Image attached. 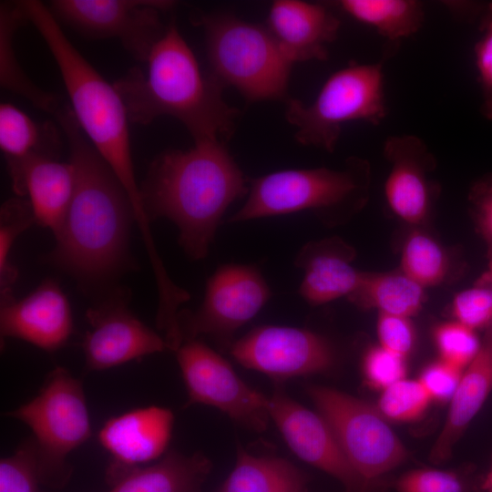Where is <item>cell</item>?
Listing matches in <instances>:
<instances>
[{
  "label": "cell",
  "mask_w": 492,
  "mask_h": 492,
  "mask_svg": "<svg viewBox=\"0 0 492 492\" xmlns=\"http://www.w3.org/2000/svg\"><path fill=\"white\" fill-rule=\"evenodd\" d=\"M67 138L75 188L48 259L84 283L108 280L123 265L131 201L118 177L81 130L66 103L55 116Z\"/></svg>",
  "instance_id": "1"
},
{
  "label": "cell",
  "mask_w": 492,
  "mask_h": 492,
  "mask_svg": "<svg viewBox=\"0 0 492 492\" xmlns=\"http://www.w3.org/2000/svg\"><path fill=\"white\" fill-rule=\"evenodd\" d=\"M139 187L149 220L175 223L184 251L201 260L228 207L249 192V180L225 142L202 140L188 150L159 155Z\"/></svg>",
  "instance_id": "2"
},
{
  "label": "cell",
  "mask_w": 492,
  "mask_h": 492,
  "mask_svg": "<svg viewBox=\"0 0 492 492\" xmlns=\"http://www.w3.org/2000/svg\"><path fill=\"white\" fill-rule=\"evenodd\" d=\"M146 63V74L135 67L113 84L129 121L147 125L169 116L183 124L194 142H226L231 138L239 111L223 99L224 86L201 72L175 21L167 26Z\"/></svg>",
  "instance_id": "3"
},
{
  "label": "cell",
  "mask_w": 492,
  "mask_h": 492,
  "mask_svg": "<svg viewBox=\"0 0 492 492\" xmlns=\"http://www.w3.org/2000/svg\"><path fill=\"white\" fill-rule=\"evenodd\" d=\"M23 5L28 22L36 28L58 66L81 130L124 187L135 215L142 216L140 187L130 150L129 119L119 94L72 45L46 5L36 0H26Z\"/></svg>",
  "instance_id": "4"
},
{
  "label": "cell",
  "mask_w": 492,
  "mask_h": 492,
  "mask_svg": "<svg viewBox=\"0 0 492 492\" xmlns=\"http://www.w3.org/2000/svg\"><path fill=\"white\" fill-rule=\"evenodd\" d=\"M370 165L350 157L343 169H286L249 179L246 202L229 220H250L313 211L327 222H338L366 200Z\"/></svg>",
  "instance_id": "5"
},
{
  "label": "cell",
  "mask_w": 492,
  "mask_h": 492,
  "mask_svg": "<svg viewBox=\"0 0 492 492\" xmlns=\"http://www.w3.org/2000/svg\"><path fill=\"white\" fill-rule=\"evenodd\" d=\"M192 18L204 29L210 74L221 85L251 101L286 97L292 63L268 27L231 15L200 13Z\"/></svg>",
  "instance_id": "6"
},
{
  "label": "cell",
  "mask_w": 492,
  "mask_h": 492,
  "mask_svg": "<svg viewBox=\"0 0 492 492\" xmlns=\"http://www.w3.org/2000/svg\"><path fill=\"white\" fill-rule=\"evenodd\" d=\"M27 425L37 448L41 484L64 487L72 468L68 456L91 436L90 417L80 380L64 367L53 369L39 392L6 413Z\"/></svg>",
  "instance_id": "7"
},
{
  "label": "cell",
  "mask_w": 492,
  "mask_h": 492,
  "mask_svg": "<svg viewBox=\"0 0 492 492\" xmlns=\"http://www.w3.org/2000/svg\"><path fill=\"white\" fill-rule=\"evenodd\" d=\"M383 66L351 63L327 78L312 104L288 99L285 117L297 141L332 152L346 123L379 125L387 115Z\"/></svg>",
  "instance_id": "8"
},
{
  "label": "cell",
  "mask_w": 492,
  "mask_h": 492,
  "mask_svg": "<svg viewBox=\"0 0 492 492\" xmlns=\"http://www.w3.org/2000/svg\"><path fill=\"white\" fill-rule=\"evenodd\" d=\"M308 395L354 470L368 483L406 457V450L379 409L338 390L311 385Z\"/></svg>",
  "instance_id": "9"
},
{
  "label": "cell",
  "mask_w": 492,
  "mask_h": 492,
  "mask_svg": "<svg viewBox=\"0 0 492 492\" xmlns=\"http://www.w3.org/2000/svg\"><path fill=\"white\" fill-rule=\"evenodd\" d=\"M188 393L187 405L217 408L254 431L267 427L268 396L242 381L221 355L198 339L183 342L176 351Z\"/></svg>",
  "instance_id": "10"
},
{
  "label": "cell",
  "mask_w": 492,
  "mask_h": 492,
  "mask_svg": "<svg viewBox=\"0 0 492 492\" xmlns=\"http://www.w3.org/2000/svg\"><path fill=\"white\" fill-rule=\"evenodd\" d=\"M174 5L165 0H55L49 9L87 37L118 39L136 59L146 62L167 29L160 13Z\"/></svg>",
  "instance_id": "11"
},
{
  "label": "cell",
  "mask_w": 492,
  "mask_h": 492,
  "mask_svg": "<svg viewBox=\"0 0 492 492\" xmlns=\"http://www.w3.org/2000/svg\"><path fill=\"white\" fill-rule=\"evenodd\" d=\"M271 291L257 268L225 264L208 280L203 302L194 312H179L181 341L206 334L229 339L268 302Z\"/></svg>",
  "instance_id": "12"
},
{
  "label": "cell",
  "mask_w": 492,
  "mask_h": 492,
  "mask_svg": "<svg viewBox=\"0 0 492 492\" xmlns=\"http://www.w3.org/2000/svg\"><path fill=\"white\" fill-rule=\"evenodd\" d=\"M231 354L243 367L281 380L325 372L335 361L322 335L278 325L255 328L231 345Z\"/></svg>",
  "instance_id": "13"
},
{
  "label": "cell",
  "mask_w": 492,
  "mask_h": 492,
  "mask_svg": "<svg viewBox=\"0 0 492 492\" xmlns=\"http://www.w3.org/2000/svg\"><path fill=\"white\" fill-rule=\"evenodd\" d=\"M90 330L83 340L85 367L103 371L168 349L164 337L128 308L121 292H114L87 311Z\"/></svg>",
  "instance_id": "14"
},
{
  "label": "cell",
  "mask_w": 492,
  "mask_h": 492,
  "mask_svg": "<svg viewBox=\"0 0 492 492\" xmlns=\"http://www.w3.org/2000/svg\"><path fill=\"white\" fill-rule=\"evenodd\" d=\"M270 419L292 451L302 460L339 480L346 492H366L371 484L352 466L331 427L318 413L287 395L268 396Z\"/></svg>",
  "instance_id": "15"
},
{
  "label": "cell",
  "mask_w": 492,
  "mask_h": 492,
  "mask_svg": "<svg viewBox=\"0 0 492 492\" xmlns=\"http://www.w3.org/2000/svg\"><path fill=\"white\" fill-rule=\"evenodd\" d=\"M384 155L390 166L384 187L388 208L405 222H424L437 193L430 179L436 167L434 155L415 135L389 136Z\"/></svg>",
  "instance_id": "16"
},
{
  "label": "cell",
  "mask_w": 492,
  "mask_h": 492,
  "mask_svg": "<svg viewBox=\"0 0 492 492\" xmlns=\"http://www.w3.org/2000/svg\"><path fill=\"white\" fill-rule=\"evenodd\" d=\"M174 415L169 408L148 405L110 417L97 440L110 455L108 482L128 469L160 459L169 445Z\"/></svg>",
  "instance_id": "17"
},
{
  "label": "cell",
  "mask_w": 492,
  "mask_h": 492,
  "mask_svg": "<svg viewBox=\"0 0 492 492\" xmlns=\"http://www.w3.org/2000/svg\"><path fill=\"white\" fill-rule=\"evenodd\" d=\"M72 332L69 302L54 281L42 282L21 299H16L13 292L1 294L2 338L19 339L54 352L65 345Z\"/></svg>",
  "instance_id": "18"
},
{
  "label": "cell",
  "mask_w": 492,
  "mask_h": 492,
  "mask_svg": "<svg viewBox=\"0 0 492 492\" xmlns=\"http://www.w3.org/2000/svg\"><path fill=\"white\" fill-rule=\"evenodd\" d=\"M7 167L15 194L29 201L36 223L48 228L55 235L73 197L75 169L72 163L33 155Z\"/></svg>",
  "instance_id": "19"
},
{
  "label": "cell",
  "mask_w": 492,
  "mask_h": 492,
  "mask_svg": "<svg viewBox=\"0 0 492 492\" xmlns=\"http://www.w3.org/2000/svg\"><path fill=\"white\" fill-rule=\"evenodd\" d=\"M339 27V19L324 5L304 1H274L268 16V29L292 64L326 60Z\"/></svg>",
  "instance_id": "20"
},
{
  "label": "cell",
  "mask_w": 492,
  "mask_h": 492,
  "mask_svg": "<svg viewBox=\"0 0 492 492\" xmlns=\"http://www.w3.org/2000/svg\"><path fill=\"white\" fill-rule=\"evenodd\" d=\"M354 257V249L338 238L302 246L294 260L297 268L304 272L299 288L301 296L312 305L349 297L364 275L352 265Z\"/></svg>",
  "instance_id": "21"
},
{
  "label": "cell",
  "mask_w": 492,
  "mask_h": 492,
  "mask_svg": "<svg viewBox=\"0 0 492 492\" xmlns=\"http://www.w3.org/2000/svg\"><path fill=\"white\" fill-rule=\"evenodd\" d=\"M492 391V324L486 329L478 353L466 367L451 399L446 424L430 454L439 463L446 459L454 445L477 414Z\"/></svg>",
  "instance_id": "22"
},
{
  "label": "cell",
  "mask_w": 492,
  "mask_h": 492,
  "mask_svg": "<svg viewBox=\"0 0 492 492\" xmlns=\"http://www.w3.org/2000/svg\"><path fill=\"white\" fill-rule=\"evenodd\" d=\"M211 469L200 453L167 452L160 459L124 471L108 492H200Z\"/></svg>",
  "instance_id": "23"
},
{
  "label": "cell",
  "mask_w": 492,
  "mask_h": 492,
  "mask_svg": "<svg viewBox=\"0 0 492 492\" xmlns=\"http://www.w3.org/2000/svg\"><path fill=\"white\" fill-rule=\"evenodd\" d=\"M28 21L23 1L0 5V83L1 87L30 101L54 117L65 104L56 94L36 87L19 66L13 46L15 32Z\"/></svg>",
  "instance_id": "24"
},
{
  "label": "cell",
  "mask_w": 492,
  "mask_h": 492,
  "mask_svg": "<svg viewBox=\"0 0 492 492\" xmlns=\"http://www.w3.org/2000/svg\"><path fill=\"white\" fill-rule=\"evenodd\" d=\"M304 474L290 461L239 449L233 469L219 492H306Z\"/></svg>",
  "instance_id": "25"
},
{
  "label": "cell",
  "mask_w": 492,
  "mask_h": 492,
  "mask_svg": "<svg viewBox=\"0 0 492 492\" xmlns=\"http://www.w3.org/2000/svg\"><path fill=\"white\" fill-rule=\"evenodd\" d=\"M58 135L52 123L39 124L11 103L0 105V149L7 164L33 155L57 158Z\"/></svg>",
  "instance_id": "26"
},
{
  "label": "cell",
  "mask_w": 492,
  "mask_h": 492,
  "mask_svg": "<svg viewBox=\"0 0 492 492\" xmlns=\"http://www.w3.org/2000/svg\"><path fill=\"white\" fill-rule=\"evenodd\" d=\"M363 308H377L380 313L410 318L416 314L425 301V288L397 272H364L357 290L348 297Z\"/></svg>",
  "instance_id": "27"
},
{
  "label": "cell",
  "mask_w": 492,
  "mask_h": 492,
  "mask_svg": "<svg viewBox=\"0 0 492 492\" xmlns=\"http://www.w3.org/2000/svg\"><path fill=\"white\" fill-rule=\"evenodd\" d=\"M337 5L389 41L415 34L425 19L424 4L416 0H341Z\"/></svg>",
  "instance_id": "28"
},
{
  "label": "cell",
  "mask_w": 492,
  "mask_h": 492,
  "mask_svg": "<svg viewBox=\"0 0 492 492\" xmlns=\"http://www.w3.org/2000/svg\"><path fill=\"white\" fill-rule=\"evenodd\" d=\"M446 252L432 237L414 231L405 240L401 254V272L424 288L440 283L446 277Z\"/></svg>",
  "instance_id": "29"
},
{
  "label": "cell",
  "mask_w": 492,
  "mask_h": 492,
  "mask_svg": "<svg viewBox=\"0 0 492 492\" xmlns=\"http://www.w3.org/2000/svg\"><path fill=\"white\" fill-rule=\"evenodd\" d=\"M36 222L33 209L26 198H12L0 209V288L1 294L13 292L17 271L10 262L15 239Z\"/></svg>",
  "instance_id": "30"
},
{
  "label": "cell",
  "mask_w": 492,
  "mask_h": 492,
  "mask_svg": "<svg viewBox=\"0 0 492 492\" xmlns=\"http://www.w3.org/2000/svg\"><path fill=\"white\" fill-rule=\"evenodd\" d=\"M41 484L37 448L33 437L0 461V492H38Z\"/></svg>",
  "instance_id": "31"
},
{
  "label": "cell",
  "mask_w": 492,
  "mask_h": 492,
  "mask_svg": "<svg viewBox=\"0 0 492 492\" xmlns=\"http://www.w3.org/2000/svg\"><path fill=\"white\" fill-rule=\"evenodd\" d=\"M431 398L417 380H400L384 389L379 400V411L393 421L408 422L419 417Z\"/></svg>",
  "instance_id": "32"
},
{
  "label": "cell",
  "mask_w": 492,
  "mask_h": 492,
  "mask_svg": "<svg viewBox=\"0 0 492 492\" xmlns=\"http://www.w3.org/2000/svg\"><path fill=\"white\" fill-rule=\"evenodd\" d=\"M435 341L441 360L461 370L472 362L481 345L476 331L456 321L438 325Z\"/></svg>",
  "instance_id": "33"
},
{
  "label": "cell",
  "mask_w": 492,
  "mask_h": 492,
  "mask_svg": "<svg viewBox=\"0 0 492 492\" xmlns=\"http://www.w3.org/2000/svg\"><path fill=\"white\" fill-rule=\"evenodd\" d=\"M474 58L482 97L481 113L492 120V2L482 11Z\"/></svg>",
  "instance_id": "34"
},
{
  "label": "cell",
  "mask_w": 492,
  "mask_h": 492,
  "mask_svg": "<svg viewBox=\"0 0 492 492\" xmlns=\"http://www.w3.org/2000/svg\"><path fill=\"white\" fill-rule=\"evenodd\" d=\"M456 322L473 330L487 328L492 324V289L478 286L458 292L452 302Z\"/></svg>",
  "instance_id": "35"
},
{
  "label": "cell",
  "mask_w": 492,
  "mask_h": 492,
  "mask_svg": "<svg viewBox=\"0 0 492 492\" xmlns=\"http://www.w3.org/2000/svg\"><path fill=\"white\" fill-rule=\"evenodd\" d=\"M399 492H469L467 483L457 474L431 468L409 471L396 482Z\"/></svg>",
  "instance_id": "36"
},
{
  "label": "cell",
  "mask_w": 492,
  "mask_h": 492,
  "mask_svg": "<svg viewBox=\"0 0 492 492\" xmlns=\"http://www.w3.org/2000/svg\"><path fill=\"white\" fill-rule=\"evenodd\" d=\"M363 369L369 384L383 390L405 379L406 372L405 357L394 354L380 345L366 352L364 357Z\"/></svg>",
  "instance_id": "37"
},
{
  "label": "cell",
  "mask_w": 492,
  "mask_h": 492,
  "mask_svg": "<svg viewBox=\"0 0 492 492\" xmlns=\"http://www.w3.org/2000/svg\"><path fill=\"white\" fill-rule=\"evenodd\" d=\"M377 334L380 346L405 358L414 346L415 331L407 317L380 313Z\"/></svg>",
  "instance_id": "38"
},
{
  "label": "cell",
  "mask_w": 492,
  "mask_h": 492,
  "mask_svg": "<svg viewBox=\"0 0 492 492\" xmlns=\"http://www.w3.org/2000/svg\"><path fill=\"white\" fill-rule=\"evenodd\" d=\"M462 374L463 370L441 360L425 367L418 381L431 400L446 402L455 395Z\"/></svg>",
  "instance_id": "39"
},
{
  "label": "cell",
  "mask_w": 492,
  "mask_h": 492,
  "mask_svg": "<svg viewBox=\"0 0 492 492\" xmlns=\"http://www.w3.org/2000/svg\"><path fill=\"white\" fill-rule=\"evenodd\" d=\"M475 216L481 232L492 244V176L477 182L470 192Z\"/></svg>",
  "instance_id": "40"
},
{
  "label": "cell",
  "mask_w": 492,
  "mask_h": 492,
  "mask_svg": "<svg viewBox=\"0 0 492 492\" xmlns=\"http://www.w3.org/2000/svg\"><path fill=\"white\" fill-rule=\"evenodd\" d=\"M487 285L492 289V244H488L487 249V271L485 274Z\"/></svg>",
  "instance_id": "41"
},
{
  "label": "cell",
  "mask_w": 492,
  "mask_h": 492,
  "mask_svg": "<svg viewBox=\"0 0 492 492\" xmlns=\"http://www.w3.org/2000/svg\"><path fill=\"white\" fill-rule=\"evenodd\" d=\"M482 487L487 492H492V466H491V468H490L486 479L483 482Z\"/></svg>",
  "instance_id": "42"
}]
</instances>
